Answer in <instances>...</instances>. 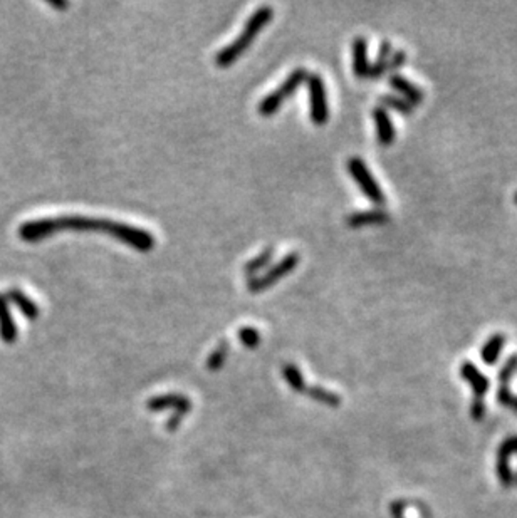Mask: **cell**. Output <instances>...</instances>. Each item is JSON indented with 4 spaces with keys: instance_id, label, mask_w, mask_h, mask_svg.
I'll return each mask as SVG.
<instances>
[{
    "instance_id": "cell-1",
    "label": "cell",
    "mask_w": 517,
    "mask_h": 518,
    "mask_svg": "<svg viewBox=\"0 0 517 518\" xmlns=\"http://www.w3.org/2000/svg\"><path fill=\"white\" fill-rule=\"evenodd\" d=\"M274 17V8L269 6H262L252 12L249 20L244 25V31L239 34V37L234 42L226 46L222 50H219L215 56V64L219 67H228L239 59L242 54L252 46V42L266 27L267 22H270Z\"/></svg>"
},
{
    "instance_id": "cell-2",
    "label": "cell",
    "mask_w": 517,
    "mask_h": 518,
    "mask_svg": "<svg viewBox=\"0 0 517 518\" xmlns=\"http://www.w3.org/2000/svg\"><path fill=\"white\" fill-rule=\"evenodd\" d=\"M308 76L309 72L306 67H296V69L287 76L281 86L274 89L273 92H269V94L258 103L257 108L258 114H262V116H273V114L277 113L279 109H281L284 101L289 99V97L306 83Z\"/></svg>"
},
{
    "instance_id": "cell-3",
    "label": "cell",
    "mask_w": 517,
    "mask_h": 518,
    "mask_svg": "<svg viewBox=\"0 0 517 518\" xmlns=\"http://www.w3.org/2000/svg\"><path fill=\"white\" fill-rule=\"evenodd\" d=\"M346 169L354 180V183L358 185V188L361 190L364 197L370 200L375 206L383 208L387 197H385L383 188L376 181V178L373 176L371 169L368 168V164L364 163L363 158H359V156H350L346 160Z\"/></svg>"
},
{
    "instance_id": "cell-4",
    "label": "cell",
    "mask_w": 517,
    "mask_h": 518,
    "mask_svg": "<svg viewBox=\"0 0 517 518\" xmlns=\"http://www.w3.org/2000/svg\"><path fill=\"white\" fill-rule=\"evenodd\" d=\"M299 262H301V255L298 252L287 253V255H284L277 263H274L270 269H267L266 274L249 279L247 290L252 292V294H258V292L273 287L274 284L279 282V280L286 277V275H289L291 272L299 265Z\"/></svg>"
},
{
    "instance_id": "cell-5",
    "label": "cell",
    "mask_w": 517,
    "mask_h": 518,
    "mask_svg": "<svg viewBox=\"0 0 517 518\" xmlns=\"http://www.w3.org/2000/svg\"><path fill=\"white\" fill-rule=\"evenodd\" d=\"M309 91V116L317 126H324L329 120V103L328 89L324 79L317 72H311L306 79Z\"/></svg>"
},
{
    "instance_id": "cell-6",
    "label": "cell",
    "mask_w": 517,
    "mask_h": 518,
    "mask_svg": "<svg viewBox=\"0 0 517 518\" xmlns=\"http://www.w3.org/2000/svg\"><path fill=\"white\" fill-rule=\"evenodd\" d=\"M517 451V435L507 436L506 440L499 444L497 456H495V473H497L499 482L502 486L511 488L516 483V473L511 468V458Z\"/></svg>"
},
{
    "instance_id": "cell-7",
    "label": "cell",
    "mask_w": 517,
    "mask_h": 518,
    "mask_svg": "<svg viewBox=\"0 0 517 518\" xmlns=\"http://www.w3.org/2000/svg\"><path fill=\"white\" fill-rule=\"evenodd\" d=\"M460 377L470 386L474 398L476 399H484L485 394L489 393L490 389L489 377H487L476 364L470 363V360H464V363L460 364Z\"/></svg>"
},
{
    "instance_id": "cell-8",
    "label": "cell",
    "mask_w": 517,
    "mask_h": 518,
    "mask_svg": "<svg viewBox=\"0 0 517 518\" xmlns=\"http://www.w3.org/2000/svg\"><path fill=\"white\" fill-rule=\"evenodd\" d=\"M148 411H163V410H173L175 413L186 414L192 410V401L184 394L170 393V394H160V396L150 398L146 401Z\"/></svg>"
},
{
    "instance_id": "cell-9",
    "label": "cell",
    "mask_w": 517,
    "mask_h": 518,
    "mask_svg": "<svg viewBox=\"0 0 517 518\" xmlns=\"http://www.w3.org/2000/svg\"><path fill=\"white\" fill-rule=\"evenodd\" d=\"M373 116V122H375V130H376V139L381 146H390V144L395 143L397 139V128L393 125L392 116L385 108L381 106H376L373 108L371 111Z\"/></svg>"
},
{
    "instance_id": "cell-10",
    "label": "cell",
    "mask_w": 517,
    "mask_h": 518,
    "mask_svg": "<svg viewBox=\"0 0 517 518\" xmlns=\"http://www.w3.org/2000/svg\"><path fill=\"white\" fill-rule=\"evenodd\" d=\"M388 84L395 89L398 96L405 97V99L408 101V103H412L413 106L423 103V99H425V91H423L418 84H415L413 80L406 78V76L400 74V72L388 76Z\"/></svg>"
},
{
    "instance_id": "cell-11",
    "label": "cell",
    "mask_w": 517,
    "mask_h": 518,
    "mask_svg": "<svg viewBox=\"0 0 517 518\" xmlns=\"http://www.w3.org/2000/svg\"><path fill=\"white\" fill-rule=\"evenodd\" d=\"M390 222V214L385 208L373 206L370 210H359L346 216V225L351 228L368 227V225H383Z\"/></svg>"
},
{
    "instance_id": "cell-12",
    "label": "cell",
    "mask_w": 517,
    "mask_h": 518,
    "mask_svg": "<svg viewBox=\"0 0 517 518\" xmlns=\"http://www.w3.org/2000/svg\"><path fill=\"white\" fill-rule=\"evenodd\" d=\"M351 54H353V72L356 78H368L370 72V57H368V39L363 36H356L351 44Z\"/></svg>"
},
{
    "instance_id": "cell-13",
    "label": "cell",
    "mask_w": 517,
    "mask_h": 518,
    "mask_svg": "<svg viewBox=\"0 0 517 518\" xmlns=\"http://www.w3.org/2000/svg\"><path fill=\"white\" fill-rule=\"evenodd\" d=\"M19 329L12 317L11 307H8V300L6 295L0 294V341L6 344H14L19 337Z\"/></svg>"
},
{
    "instance_id": "cell-14",
    "label": "cell",
    "mask_w": 517,
    "mask_h": 518,
    "mask_svg": "<svg viewBox=\"0 0 517 518\" xmlns=\"http://www.w3.org/2000/svg\"><path fill=\"white\" fill-rule=\"evenodd\" d=\"M506 334L495 332L490 335L481 347V359L485 366H495L501 359L504 347H506Z\"/></svg>"
},
{
    "instance_id": "cell-15",
    "label": "cell",
    "mask_w": 517,
    "mask_h": 518,
    "mask_svg": "<svg viewBox=\"0 0 517 518\" xmlns=\"http://www.w3.org/2000/svg\"><path fill=\"white\" fill-rule=\"evenodd\" d=\"M6 295L7 300H11L12 304L17 305V309H19L20 314H22L24 317H27L29 321H34L39 317V305H37L34 300L29 297L25 292L20 290V288H8L7 294Z\"/></svg>"
},
{
    "instance_id": "cell-16",
    "label": "cell",
    "mask_w": 517,
    "mask_h": 518,
    "mask_svg": "<svg viewBox=\"0 0 517 518\" xmlns=\"http://www.w3.org/2000/svg\"><path fill=\"white\" fill-rule=\"evenodd\" d=\"M395 50L393 44L388 39L381 41L380 48H378V54H376V59L373 62H370V72H368V78L376 79L381 78V76L387 74V66L390 57H392V52Z\"/></svg>"
},
{
    "instance_id": "cell-17",
    "label": "cell",
    "mask_w": 517,
    "mask_h": 518,
    "mask_svg": "<svg viewBox=\"0 0 517 518\" xmlns=\"http://www.w3.org/2000/svg\"><path fill=\"white\" fill-rule=\"evenodd\" d=\"M380 103H381V108H385L387 111L388 109H392V111L404 114V116H410V114L415 111V106L412 103H408L405 97H401L398 94H392V92L381 94Z\"/></svg>"
},
{
    "instance_id": "cell-18",
    "label": "cell",
    "mask_w": 517,
    "mask_h": 518,
    "mask_svg": "<svg viewBox=\"0 0 517 518\" xmlns=\"http://www.w3.org/2000/svg\"><path fill=\"white\" fill-rule=\"evenodd\" d=\"M274 253H275V248L274 247H267L262 250L258 255H256L252 258V260H249L247 263L244 265V272L245 275H247L249 279L252 277H257V274L261 272L262 269H266L267 265H269L270 262H273L274 258Z\"/></svg>"
},
{
    "instance_id": "cell-19",
    "label": "cell",
    "mask_w": 517,
    "mask_h": 518,
    "mask_svg": "<svg viewBox=\"0 0 517 518\" xmlns=\"http://www.w3.org/2000/svg\"><path fill=\"white\" fill-rule=\"evenodd\" d=\"M304 394H306L308 398L315 399L316 402H321V405L326 406L338 407L341 405V398L338 396L336 393H333V391L323 388V386H308Z\"/></svg>"
},
{
    "instance_id": "cell-20",
    "label": "cell",
    "mask_w": 517,
    "mask_h": 518,
    "mask_svg": "<svg viewBox=\"0 0 517 518\" xmlns=\"http://www.w3.org/2000/svg\"><path fill=\"white\" fill-rule=\"evenodd\" d=\"M282 377L286 379V383L289 384V388L294 391V393L304 394V391H306L308 384H306V381H304L303 372H301V369L296 366V364H292V363L284 364V366H282Z\"/></svg>"
},
{
    "instance_id": "cell-21",
    "label": "cell",
    "mask_w": 517,
    "mask_h": 518,
    "mask_svg": "<svg viewBox=\"0 0 517 518\" xmlns=\"http://www.w3.org/2000/svg\"><path fill=\"white\" fill-rule=\"evenodd\" d=\"M228 347H230L228 342L222 341L214 351H212L209 359H207V369H209V371H219V369H222V366L227 360Z\"/></svg>"
},
{
    "instance_id": "cell-22",
    "label": "cell",
    "mask_w": 517,
    "mask_h": 518,
    "mask_svg": "<svg viewBox=\"0 0 517 518\" xmlns=\"http://www.w3.org/2000/svg\"><path fill=\"white\" fill-rule=\"evenodd\" d=\"M516 372H517V354H511L509 358L506 359V363L502 364V368L499 369V374H497L499 384L509 386L512 377L516 376Z\"/></svg>"
},
{
    "instance_id": "cell-23",
    "label": "cell",
    "mask_w": 517,
    "mask_h": 518,
    "mask_svg": "<svg viewBox=\"0 0 517 518\" xmlns=\"http://www.w3.org/2000/svg\"><path fill=\"white\" fill-rule=\"evenodd\" d=\"M237 337H239V342L242 344V346L249 347V349H254V347H257L258 344H261V332L249 326L240 327L239 332H237Z\"/></svg>"
},
{
    "instance_id": "cell-24",
    "label": "cell",
    "mask_w": 517,
    "mask_h": 518,
    "mask_svg": "<svg viewBox=\"0 0 517 518\" xmlns=\"http://www.w3.org/2000/svg\"><path fill=\"white\" fill-rule=\"evenodd\" d=\"M406 61H408V54H406V50H404V49L393 50L392 57H390L388 66H387V74L388 76L395 74V72H398L400 67H404L406 64Z\"/></svg>"
},
{
    "instance_id": "cell-25",
    "label": "cell",
    "mask_w": 517,
    "mask_h": 518,
    "mask_svg": "<svg viewBox=\"0 0 517 518\" xmlns=\"http://www.w3.org/2000/svg\"><path fill=\"white\" fill-rule=\"evenodd\" d=\"M485 402L482 401V399H476L474 398L472 405H470V416H472V419H476V421H482L485 416Z\"/></svg>"
},
{
    "instance_id": "cell-26",
    "label": "cell",
    "mask_w": 517,
    "mask_h": 518,
    "mask_svg": "<svg viewBox=\"0 0 517 518\" xmlns=\"http://www.w3.org/2000/svg\"><path fill=\"white\" fill-rule=\"evenodd\" d=\"M514 394H512V391L509 389V386H499L497 389V401L501 402L502 406L506 407H511L512 401H514Z\"/></svg>"
},
{
    "instance_id": "cell-27",
    "label": "cell",
    "mask_w": 517,
    "mask_h": 518,
    "mask_svg": "<svg viewBox=\"0 0 517 518\" xmlns=\"http://www.w3.org/2000/svg\"><path fill=\"white\" fill-rule=\"evenodd\" d=\"M181 419H184V414H180V413H173V414H172V418L168 419V421H167V428H168V431H175V430H178V426H180Z\"/></svg>"
},
{
    "instance_id": "cell-28",
    "label": "cell",
    "mask_w": 517,
    "mask_h": 518,
    "mask_svg": "<svg viewBox=\"0 0 517 518\" xmlns=\"http://www.w3.org/2000/svg\"><path fill=\"white\" fill-rule=\"evenodd\" d=\"M48 4L50 7L57 8V10H64V8L69 7V4H67L66 0H48Z\"/></svg>"
},
{
    "instance_id": "cell-29",
    "label": "cell",
    "mask_w": 517,
    "mask_h": 518,
    "mask_svg": "<svg viewBox=\"0 0 517 518\" xmlns=\"http://www.w3.org/2000/svg\"><path fill=\"white\" fill-rule=\"evenodd\" d=\"M511 410H514V411H516V413H517V396L514 398V401H512V405H511Z\"/></svg>"
},
{
    "instance_id": "cell-30",
    "label": "cell",
    "mask_w": 517,
    "mask_h": 518,
    "mask_svg": "<svg viewBox=\"0 0 517 518\" xmlns=\"http://www.w3.org/2000/svg\"><path fill=\"white\" fill-rule=\"evenodd\" d=\"M514 202H516V203H517V192H516V193H514Z\"/></svg>"
},
{
    "instance_id": "cell-31",
    "label": "cell",
    "mask_w": 517,
    "mask_h": 518,
    "mask_svg": "<svg viewBox=\"0 0 517 518\" xmlns=\"http://www.w3.org/2000/svg\"><path fill=\"white\" fill-rule=\"evenodd\" d=\"M516 454H517V451H516ZM516 482H517V475H516Z\"/></svg>"
}]
</instances>
